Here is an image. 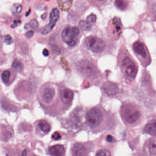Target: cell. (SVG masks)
<instances>
[{
  "label": "cell",
  "instance_id": "1",
  "mask_svg": "<svg viewBox=\"0 0 156 156\" xmlns=\"http://www.w3.org/2000/svg\"><path fill=\"white\" fill-rule=\"evenodd\" d=\"M121 68L126 80L132 82L137 74L138 68L136 64L129 56H125L121 62Z\"/></svg>",
  "mask_w": 156,
  "mask_h": 156
},
{
  "label": "cell",
  "instance_id": "2",
  "mask_svg": "<svg viewBox=\"0 0 156 156\" xmlns=\"http://www.w3.org/2000/svg\"><path fill=\"white\" fill-rule=\"evenodd\" d=\"M121 115L124 120L130 125L137 123L141 116L139 109L130 104H126L123 106L121 108Z\"/></svg>",
  "mask_w": 156,
  "mask_h": 156
},
{
  "label": "cell",
  "instance_id": "3",
  "mask_svg": "<svg viewBox=\"0 0 156 156\" xmlns=\"http://www.w3.org/2000/svg\"><path fill=\"white\" fill-rule=\"evenodd\" d=\"M79 29L76 27H67L62 32L63 41L70 47L76 45L79 35Z\"/></svg>",
  "mask_w": 156,
  "mask_h": 156
},
{
  "label": "cell",
  "instance_id": "4",
  "mask_svg": "<svg viewBox=\"0 0 156 156\" xmlns=\"http://www.w3.org/2000/svg\"><path fill=\"white\" fill-rule=\"evenodd\" d=\"M103 120V112L99 108H91L87 114V121L92 128H96L100 126Z\"/></svg>",
  "mask_w": 156,
  "mask_h": 156
},
{
  "label": "cell",
  "instance_id": "5",
  "mask_svg": "<svg viewBox=\"0 0 156 156\" xmlns=\"http://www.w3.org/2000/svg\"><path fill=\"white\" fill-rule=\"evenodd\" d=\"M77 69L81 74L86 77H94L98 73V70L91 62L83 60L77 65Z\"/></svg>",
  "mask_w": 156,
  "mask_h": 156
},
{
  "label": "cell",
  "instance_id": "6",
  "mask_svg": "<svg viewBox=\"0 0 156 156\" xmlns=\"http://www.w3.org/2000/svg\"><path fill=\"white\" fill-rule=\"evenodd\" d=\"M87 49L95 53H100L104 51L105 48V44L102 39L91 36L87 37L85 41Z\"/></svg>",
  "mask_w": 156,
  "mask_h": 156
},
{
  "label": "cell",
  "instance_id": "7",
  "mask_svg": "<svg viewBox=\"0 0 156 156\" xmlns=\"http://www.w3.org/2000/svg\"><path fill=\"white\" fill-rule=\"evenodd\" d=\"M60 18V12L58 9L54 8L52 10L50 15V22L48 25L43 27L40 30L41 34L46 35L50 33L55 25Z\"/></svg>",
  "mask_w": 156,
  "mask_h": 156
},
{
  "label": "cell",
  "instance_id": "8",
  "mask_svg": "<svg viewBox=\"0 0 156 156\" xmlns=\"http://www.w3.org/2000/svg\"><path fill=\"white\" fill-rule=\"evenodd\" d=\"M133 50L139 57L142 60H149V55L143 43L140 41L135 42L133 44Z\"/></svg>",
  "mask_w": 156,
  "mask_h": 156
},
{
  "label": "cell",
  "instance_id": "9",
  "mask_svg": "<svg viewBox=\"0 0 156 156\" xmlns=\"http://www.w3.org/2000/svg\"><path fill=\"white\" fill-rule=\"evenodd\" d=\"M103 89L105 94L109 96L115 95L119 91L118 85L110 82H107L104 83L103 86Z\"/></svg>",
  "mask_w": 156,
  "mask_h": 156
},
{
  "label": "cell",
  "instance_id": "10",
  "mask_svg": "<svg viewBox=\"0 0 156 156\" xmlns=\"http://www.w3.org/2000/svg\"><path fill=\"white\" fill-rule=\"evenodd\" d=\"M74 98V93L69 89H65L61 94V99L63 103L66 105L71 104Z\"/></svg>",
  "mask_w": 156,
  "mask_h": 156
},
{
  "label": "cell",
  "instance_id": "11",
  "mask_svg": "<svg viewBox=\"0 0 156 156\" xmlns=\"http://www.w3.org/2000/svg\"><path fill=\"white\" fill-rule=\"evenodd\" d=\"M49 151L52 156H63L65 153V148L62 145H54L49 147Z\"/></svg>",
  "mask_w": 156,
  "mask_h": 156
},
{
  "label": "cell",
  "instance_id": "12",
  "mask_svg": "<svg viewBox=\"0 0 156 156\" xmlns=\"http://www.w3.org/2000/svg\"><path fill=\"white\" fill-rule=\"evenodd\" d=\"M72 153L74 156H83L86 155V148L83 144L76 143L72 149Z\"/></svg>",
  "mask_w": 156,
  "mask_h": 156
},
{
  "label": "cell",
  "instance_id": "13",
  "mask_svg": "<svg viewBox=\"0 0 156 156\" xmlns=\"http://www.w3.org/2000/svg\"><path fill=\"white\" fill-rule=\"evenodd\" d=\"M55 92L54 89L51 87H46L43 95V98L46 104H49L52 101L55 96Z\"/></svg>",
  "mask_w": 156,
  "mask_h": 156
},
{
  "label": "cell",
  "instance_id": "14",
  "mask_svg": "<svg viewBox=\"0 0 156 156\" xmlns=\"http://www.w3.org/2000/svg\"><path fill=\"white\" fill-rule=\"evenodd\" d=\"M156 122L155 119H152L145 126L144 131L152 136L156 135Z\"/></svg>",
  "mask_w": 156,
  "mask_h": 156
},
{
  "label": "cell",
  "instance_id": "15",
  "mask_svg": "<svg viewBox=\"0 0 156 156\" xmlns=\"http://www.w3.org/2000/svg\"><path fill=\"white\" fill-rule=\"evenodd\" d=\"M12 129L9 127L4 126H2L0 129L1 137L3 140H9L12 137Z\"/></svg>",
  "mask_w": 156,
  "mask_h": 156
},
{
  "label": "cell",
  "instance_id": "16",
  "mask_svg": "<svg viewBox=\"0 0 156 156\" xmlns=\"http://www.w3.org/2000/svg\"><path fill=\"white\" fill-rule=\"evenodd\" d=\"M112 24L114 25V30L113 33L118 34L121 33V28H122V24L120 19L117 17H115L112 20Z\"/></svg>",
  "mask_w": 156,
  "mask_h": 156
},
{
  "label": "cell",
  "instance_id": "17",
  "mask_svg": "<svg viewBox=\"0 0 156 156\" xmlns=\"http://www.w3.org/2000/svg\"><path fill=\"white\" fill-rule=\"evenodd\" d=\"M73 0H57L58 5L61 10L68 11L71 8Z\"/></svg>",
  "mask_w": 156,
  "mask_h": 156
},
{
  "label": "cell",
  "instance_id": "18",
  "mask_svg": "<svg viewBox=\"0 0 156 156\" xmlns=\"http://www.w3.org/2000/svg\"><path fill=\"white\" fill-rule=\"evenodd\" d=\"M147 149L150 154L152 156L156 155V140L155 139H151L149 141L147 144Z\"/></svg>",
  "mask_w": 156,
  "mask_h": 156
},
{
  "label": "cell",
  "instance_id": "19",
  "mask_svg": "<svg viewBox=\"0 0 156 156\" xmlns=\"http://www.w3.org/2000/svg\"><path fill=\"white\" fill-rule=\"evenodd\" d=\"M39 128L41 130L45 133H47L50 132L51 129V127L50 124L44 120H42L40 121L38 124Z\"/></svg>",
  "mask_w": 156,
  "mask_h": 156
},
{
  "label": "cell",
  "instance_id": "20",
  "mask_svg": "<svg viewBox=\"0 0 156 156\" xmlns=\"http://www.w3.org/2000/svg\"><path fill=\"white\" fill-rule=\"evenodd\" d=\"M78 25L81 30L85 31H88L91 29V23L87 21H80Z\"/></svg>",
  "mask_w": 156,
  "mask_h": 156
},
{
  "label": "cell",
  "instance_id": "21",
  "mask_svg": "<svg viewBox=\"0 0 156 156\" xmlns=\"http://www.w3.org/2000/svg\"><path fill=\"white\" fill-rule=\"evenodd\" d=\"M115 2L116 7L121 10H124L126 8L127 2L125 0H115Z\"/></svg>",
  "mask_w": 156,
  "mask_h": 156
},
{
  "label": "cell",
  "instance_id": "22",
  "mask_svg": "<svg viewBox=\"0 0 156 156\" xmlns=\"http://www.w3.org/2000/svg\"><path fill=\"white\" fill-rule=\"evenodd\" d=\"M22 10V6L20 4H14L12 8V12L15 15L20 13Z\"/></svg>",
  "mask_w": 156,
  "mask_h": 156
},
{
  "label": "cell",
  "instance_id": "23",
  "mask_svg": "<svg viewBox=\"0 0 156 156\" xmlns=\"http://www.w3.org/2000/svg\"><path fill=\"white\" fill-rule=\"evenodd\" d=\"M10 75V72L8 70H6L2 73V78L5 83H8L9 82Z\"/></svg>",
  "mask_w": 156,
  "mask_h": 156
},
{
  "label": "cell",
  "instance_id": "24",
  "mask_svg": "<svg viewBox=\"0 0 156 156\" xmlns=\"http://www.w3.org/2000/svg\"><path fill=\"white\" fill-rule=\"evenodd\" d=\"M12 67L15 70L20 71L23 69V64L19 60L16 59L12 63Z\"/></svg>",
  "mask_w": 156,
  "mask_h": 156
},
{
  "label": "cell",
  "instance_id": "25",
  "mask_svg": "<svg viewBox=\"0 0 156 156\" xmlns=\"http://www.w3.org/2000/svg\"><path fill=\"white\" fill-rule=\"evenodd\" d=\"M96 156H110L111 155V152L108 150L104 149H101L97 151L96 154Z\"/></svg>",
  "mask_w": 156,
  "mask_h": 156
},
{
  "label": "cell",
  "instance_id": "26",
  "mask_svg": "<svg viewBox=\"0 0 156 156\" xmlns=\"http://www.w3.org/2000/svg\"><path fill=\"white\" fill-rule=\"evenodd\" d=\"M87 21L90 23H94L96 22L97 17L95 14H91L87 18Z\"/></svg>",
  "mask_w": 156,
  "mask_h": 156
},
{
  "label": "cell",
  "instance_id": "27",
  "mask_svg": "<svg viewBox=\"0 0 156 156\" xmlns=\"http://www.w3.org/2000/svg\"><path fill=\"white\" fill-rule=\"evenodd\" d=\"M30 28H31L33 30H36L38 28V23L37 21L35 20H32L30 21Z\"/></svg>",
  "mask_w": 156,
  "mask_h": 156
},
{
  "label": "cell",
  "instance_id": "28",
  "mask_svg": "<svg viewBox=\"0 0 156 156\" xmlns=\"http://www.w3.org/2000/svg\"><path fill=\"white\" fill-rule=\"evenodd\" d=\"M5 42L8 44H11L13 43V40L10 35H6L5 37Z\"/></svg>",
  "mask_w": 156,
  "mask_h": 156
},
{
  "label": "cell",
  "instance_id": "29",
  "mask_svg": "<svg viewBox=\"0 0 156 156\" xmlns=\"http://www.w3.org/2000/svg\"><path fill=\"white\" fill-rule=\"evenodd\" d=\"M52 137V138L54 139L55 140H58L60 139L61 138L62 136H61V134H60V133L56 132H55V133L53 134Z\"/></svg>",
  "mask_w": 156,
  "mask_h": 156
},
{
  "label": "cell",
  "instance_id": "30",
  "mask_svg": "<svg viewBox=\"0 0 156 156\" xmlns=\"http://www.w3.org/2000/svg\"><path fill=\"white\" fill-rule=\"evenodd\" d=\"M34 34V33L32 30L29 31L25 33V36L27 39H30L31 38Z\"/></svg>",
  "mask_w": 156,
  "mask_h": 156
},
{
  "label": "cell",
  "instance_id": "31",
  "mask_svg": "<svg viewBox=\"0 0 156 156\" xmlns=\"http://www.w3.org/2000/svg\"><path fill=\"white\" fill-rule=\"evenodd\" d=\"M106 140L107 141H108L109 142H112L113 141H115V138L112 136L111 135H108L106 137Z\"/></svg>",
  "mask_w": 156,
  "mask_h": 156
},
{
  "label": "cell",
  "instance_id": "32",
  "mask_svg": "<svg viewBox=\"0 0 156 156\" xmlns=\"http://www.w3.org/2000/svg\"><path fill=\"white\" fill-rule=\"evenodd\" d=\"M43 55H44V56H49V51L47 49H44L43 51Z\"/></svg>",
  "mask_w": 156,
  "mask_h": 156
},
{
  "label": "cell",
  "instance_id": "33",
  "mask_svg": "<svg viewBox=\"0 0 156 156\" xmlns=\"http://www.w3.org/2000/svg\"><path fill=\"white\" fill-rule=\"evenodd\" d=\"M47 12H45V13L43 14L42 15H41V18L42 20H46V18H47Z\"/></svg>",
  "mask_w": 156,
  "mask_h": 156
},
{
  "label": "cell",
  "instance_id": "34",
  "mask_svg": "<svg viewBox=\"0 0 156 156\" xmlns=\"http://www.w3.org/2000/svg\"><path fill=\"white\" fill-rule=\"evenodd\" d=\"M24 29L25 30H28L30 28V23H26L24 26Z\"/></svg>",
  "mask_w": 156,
  "mask_h": 156
},
{
  "label": "cell",
  "instance_id": "35",
  "mask_svg": "<svg viewBox=\"0 0 156 156\" xmlns=\"http://www.w3.org/2000/svg\"><path fill=\"white\" fill-rule=\"evenodd\" d=\"M18 22H19V21H15L14 22L13 24L12 25L11 28H15V27H17V25H18V24H18Z\"/></svg>",
  "mask_w": 156,
  "mask_h": 156
},
{
  "label": "cell",
  "instance_id": "36",
  "mask_svg": "<svg viewBox=\"0 0 156 156\" xmlns=\"http://www.w3.org/2000/svg\"><path fill=\"white\" fill-rule=\"evenodd\" d=\"M31 11V9H30L27 12H26V14H25V16H26V17H28V16H29V15H30V14Z\"/></svg>",
  "mask_w": 156,
  "mask_h": 156
},
{
  "label": "cell",
  "instance_id": "37",
  "mask_svg": "<svg viewBox=\"0 0 156 156\" xmlns=\"http://www.w3.org/2000/svg\"><path fill=\"white\" fill-rule=\"evenodd\" d=\"M27 155V151L26 150H23V151L22 153V156H26Z\"/></svg>",
  "mask_w": 156,
  "mask_h": 156
},
{
  "label": "cell",
  "instance_id": "38",
  "mask_svg": "<svg viewBox=\"0 0 156 156\" xmlns=\"http://www.w3.org/2000/svg\"><path fill=\"white\" fill-rule=\"evenodd\" d=\"M96 1L98 2H105V0H96Z\"/></svg>",
  "mask_w": 156,
  "mask_h": 156
}]
</instances>
